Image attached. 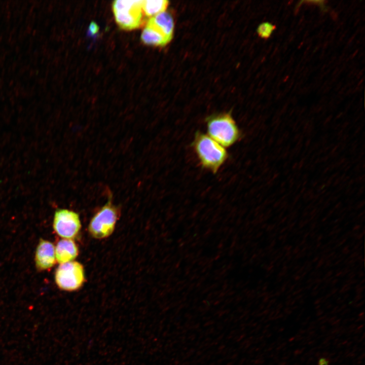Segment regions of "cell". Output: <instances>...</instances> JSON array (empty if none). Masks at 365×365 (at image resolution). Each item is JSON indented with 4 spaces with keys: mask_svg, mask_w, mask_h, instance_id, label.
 <instances>
[{
    "mask_svg": "<svg viewBox=\"0 0 365 365\" xmlns=\"http://www.w3.org/2000/svg\"><path fill=\"white\" fill-rule=\"evenodd\" d=\"M202 166L216 173L228 158L225 148L208 135L197 132L192 144Z\"/></svg>",
    "mask_w": 365,
    "mask_h": 365,
    "instance_id": "cell-1",
    "label": "cell"
},
{
    "mask_svg": "<svg viewBox=\"0 0 365 365\" xmlns=\"http://www.w3.org/2000/svg\"><path fill=\"white\" fill-rule=\"evenodd\" d=\"M206 123L208 135L224 148L233 145L241 137L239 129L230 114L210 116Z\"/></svg>",
    "mask_w": 365,
    "mask_h": 365,
    "instance_id": "cell-2",
    "label": "cell"
},
{
    "mask_svg": "<svg viewBox=\"0 0 365 365\" xmlns=\"http://www.w3.org/2000/svg\"><path fill=\"white\" fill-rule=\"evenodd\" d=\"M110 197L105 204L91 218L88 226L91 236L95 239H103L114 232L119 216V210Z\"/></svg>",
    "mask_w": 365,
    "mask_h": 365,
    "instance_id": "cell-3",
    "label": "cell"
},
{
    "mask_svg": "<svg viewBox=\"0 0 365 365\" xmlns=\"http://www.w3.org/2000/svg\"><path fill=\"white\" fill-rule=\"evenodd\" d=\"M142 1L117 0L112 7L115 18L121 28L131 30L137 28L142 22Z\"/></svg>",
    "mask_w": 365,
    "mask_h": 365,
    "instance_id": "cell-4",
    "label": "cell"
},
{
    "mask_svg": "<svg viewBox=\"0 0 365 365\" xmlns=\"http://www.w3.org/2000/svg\"><path fill=\"white\" fill-rule=\"evenodd\" d=\"M85 280L83 266L77 261L61 264L55 271V282L63 290H76L83 285Z\"/></svg>",
    "mask_w": 365,
    "mask_h": 365,
    "instance_id": "cell-5",
    "label": "cell"
},
{
    "mask_svg": "<svg viewBox=\"0 0 365 365\" xmlns=\"http://www.w3.org/2000/svg\"><path fill=\"white\" fill-rule=\"evenodd\" d=\"M81 228V222L78 213L62 208L55 211L53 229L60 237L72 239L78 235Z\"/></svg>",
    "mask_w": 365,
    "mask_h": 365,
    "instance_id": "cell-6",
    "label": "cell"
},
{
    "mask_svg": "<svg viewBox=\"0 0 365 365\" xmlns=\"http://www.w3.org/2000/svg\"><path fill=\"white\" fill-rule=\"evenodd\" d=\"M35 263L40 270L51 268L56 263L55 246L49 241L41 239L35 253Z\"/></svg>",
    "mask_w": 365,
    "mask_h": 365,
    "instance_id": "cell-7",
    "label": "cell"
},
{
    "mask_svg": "<svg viewBox=\"0 0 365 365\" xmlns=\"http://www.w3.org/2000/svg\"><path fill=\"white\" fill-rule=\"evenodd\" d=\"M146 25L156 29L171 40L174 23L172 16L168 12L164 11L151 17Z\"/></svg>",
    "mask_w": 365,
    "mask_h": 365,
    "instance_id": "cell-8",
    "label": "cell"
},
{
    "mask_svg": "<svg viewBox=\"0 0 365 365\" xmlns=\"http://www.w3.org/2000/svg\"><path fill=\"white\" fill-rule=\"evenodd\" d=\"M55 253L56 261L61 264L73 261L78 256L79 249L72 239H62L57 243Z\"/></svg>",
    "mask_w": 365,
    "mask_h": 365,
    "instance_id": "cell-9",
    "label": "cell"
},
{
    "mask_svg": "<svg viewBox=\"0 0 365 365\" xmlns=\"http://www.w3.org/2000/svg\"><path fill=\"white\" fill-rule=\"evenodd\" d=\"M141 40L145 44L156 46H164L170 41L160 31L147 25L142 31Z\"/></svg>",
    "mask_w": 365,
    "mask_h": 365,
    "instance_id": "cell-10",
    "label": "cell"
},
{
    "mask_svg": "<svg viewBox=\"0 0 365 365\" xmlns=\"http://www.w3.org/2000/svg\"><path fill=\"white\" fill-rule=\"evenodd\" d=\"M169 2L165 0L142 1V9L143 14L148 17H153L165 11Z\"/></svg>",
    "mask_w": 365,
    "mask_h": 365,
    "instance_id": "cell-11",
    "label": "cell"
},
{
    "mask_svg": "<svg viewBox=\"0 0 365 365\" xmlns=\"http://www.w3.org/2000/svg\"><path fill=\"white\" fill-rule=\"evenodd\" d=\"M275 26L269 22L261 24L257 29L259 35L263 38H268L272 34Z\"/></svg>",
    "mask_w": 365,
    "mask_h": 365,
    "instance_id": "cell-12",
    "label": "cell"
},
{
    "mask_svg": "<svg viewBox=\"0 0 365 365\" xmlns=\"http://www.w3.org/2000/svg\"><path fill=\"white\" fill-rule=\"evenodd\" d=\"M98 30L99 27L98 25L95 22L92 21L89 25L88 31V35L90 36L94 35L98 31Z\"/></svg>",
    "mask_w": 365,
    "mask_h": 365,
    "instance_id": "cell-13",
    "label": "cell"
},
{
    "mask_svg": "<svg viewBox=\"0 0 365 365\" xmlns=\"http://www.w3.org/2000/svg\"><path fill=\"white\" fill-rule=\"evenodd\" d=\"M328 360L325 358H320L318 362V365H328Z\"/></svg>",
    "mask_w": 365,
    "mask_h": 365,
    "instance_id": "cell-14",
    "label": "cell"
}]
</instances>
